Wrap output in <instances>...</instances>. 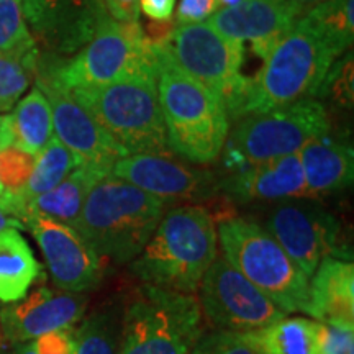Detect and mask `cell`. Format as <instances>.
Wrapping results in <instances>:
<instances>
[{
	"mask_svg": "<svg viewBox=\"0 0 354 354\" xmlns=\"http://www.w3.org/2000/svg\"><path fill=\"white\" fill-rule=\"evenodd\" d=\"M338 59L322 30L305 15L279 39L264 64L248 79L230 118L269 112L302 99H317L323 79Z\"/></svg>",
	"mask_w": 354,
	"mask_h": 354,
	"instance_id": "1",
	"label": "cell"
},
{
	"mask_svg": "<svg viewBox=\"0 0 354 354\" xmlns=\"http://www.w3.org/2000/svg\"><path fill=\"white\" fill-rule=\"evenodd\" d=\"M156 50V86L166 127L167 146L185 161L210 165L220 158L230 133L223 102L190 77L167 55L165 44Z\"/></svg>",
	"mask_w": 354,
	"mask_h": 354,
	"instance_id": "2",
	"label": "cell"
},
{
	"mask_svg": "<svg viewBox=\"0 0 354 354\" xmlns=\"http://www.w3.org/2000/svg\"><path fill=\"white\" fill-rule=\"evenodd\" d=\"M216 256L214 215L205 207L187 203L162 215L130 269L143 284L196 294Z\"/></svg>",
	"mask_w": 354,
	"mask_h": 354,
	"instance_id": "3",
	"label": "cell"
},
{
	"mask_svg": "<svg viewBox=\"0 0 354 354\" xmlns=\"http://www.w3.org/2000/svg\"><path fill=\"white\" fill-rule=\"evenodd\" d=\"M167 203L109 174L92 185L74 230L113 263H131L158 228Z\"/></svg>",
	"mask_w": 354,
	"mask_h": 354,
	"instance_id": "4",
	"label": "cell"
},
{
	"mask_svg": "<svg viewBox=\"0 0 354 354\" xmlns=\"http://www.w3.org/2000/svg\"><path fill=\"white\" fill-rule=\"evenodd\" d=\"M123 154L171 153L159 107L156 66L104 86L71 91Z\"/></svg>",
	"mask_w": 354,
	"mask_h": 354,
	"instance_id": "5",
	"label": "cell"
},
{
	"mask_svg": "<svg viewBox=\"0 0 354 354\" xmlns=\"http://www.w3.org/2000/svg\"><path fill=\"white\" fill-rule=\"evenodd\" d=\"M223 258L287 313L307 312L308 277L271 233L245 216L218 218Z\"/></svg>",
	"mask_w": 354,
	"mask_h": 354,
	"instance_id": "6",
	"label": "cell"
},
{
	"mask_svg": "<svg viewBox=\"0 0 354 354\" xmlns=\"http://www.w3.org/2000/svg\"><path fill=\"white\" fill-rule=\"evenodd\" d=\"M202 317L194 294L136 287L122 315L120 354H190L203 335Z\"/></svg>",
	"mask_w": 354,
	"mask_h": 354,
	"instance_id": "7",
	"label": "cell"
},
{
	"mask_svg": "<svg viewBox=\"0 0 354 354\" xmlns=\"http://www.w3.org/2000/svg\"><path fill=\"white\" fill-rule=\"evenodd\" d=\"M146 66H156V50L145 30L138 21L127 24L112 17L74 55L39 53L38 59V71L69 91L104 86Z\"/></svg>",
	"mask_w": 354,
	"mask_h": 354,
	"instance_id": "8",
	"label": "cell"
},
{
	"mask_svg": "<svg viewBox=\"0 0 354 354\" xmlns=\"http://www.w3.org/2000/svg\"><path fill=\"white\" fill-rule=\"evenodd\" d=\"M234 122L223 148L230 172L297 154L308 141L330 131L328 113L318 99H302Z\"/></svg>",
	"mask_w": 354,
	"mask_h": 354,
	"instance_id": "9",
	"label": "cell"
},
{
	"mask_svg": "<svg viewBox=\"0 0 354 354\" xmlns=\"http://www.w3.org/2000/svg\"><path fill=\"white\" fill-rule=\"evenodd\" d=\"M162 44L184 73L223 102L230 117L246 84V77L241 74L245 61L243 43L223 37L207 21H202L176 25Z\"/></svg>",
	"mask_w": 354,
	"mask_h": 354,
	"instance_id": "10",
	"label": "cell"
},
{
	"mask_svg": "<svg viewBox=\"0 0 354 354\" xmlns=\"http://www.w3.org/2000/svg\"><path fill=\"white\" fill-rule=\"evenodd\" d=\"M263 227L308 279L325 258L351 259L338 218L310 198L279 202Z\"/></svg>",
	"mask_w": 354,
	"mask_h": 354,
	"instance_id": "11",
	"label": "cell"
},
{
	"mask_svg": "<svg viewBox=\"0 0 354 354\" xmlns=\"http://www.w3.org/2000/svg\"><path fill=\"white\" fill-rule=\"evenodd\" d=\"M198 305L215 328L246 333L287 317L258 287L241 276L223 256H216L198 286Z\"/></svg>",
	"mask_w": 354,
	"mask_h": 354,
	"instance_id": "12",
	"label": "cell"
},
{
	"mask_svg": "<svg viewBox=\"0 0 354 354\" xmlns=\"http://www.w3.org/2000/svg\"><path fill=\"white\" fill-rule=\"evenodd\" d=\"M35 82L50 102L53 131L56 133V138L76 156L81 166L94 167L107 176L112 174L113 165L125 154L92 113L69 88L57 84L41 71L37 69Z\"/></svg>",
	"mask_w": 354,
	"mask_h": 354,
	"instance_id": "13",
	"label": "cell"
},
{
	"mask_svg": "<svg viewBox=\"0 0 354 354\" xmlns=\"http://www.w3.org/2000/svg\"><path fill=\"white\" fill-rule=\"evenodd\" d=\"M112 174L165 203L203 202L220 194V177L192 167L171 153L127 154L113 165Z\"/></svg>",
	"mask_w": 354,
	"mask_h": 354,
	"instance_id": "14",
	"label": "cell"
},
{
	"mask_svg": "<svg viewBox=\"0 0 354 354\" xmlns=\"http://www.w3.org/2000/svg\"><path fill=\"white\" fill-rule=\"evenodd\" d=\"M25 228L37 240L56 287L84 294L100 284L102 258L73 227L44 216H32L25 221Z\"/></svg>",
	"mask_w": 354,
	"mask_h": 354,
	"instance_id": "15",
	"label": "cell"
},
{
	"mask_svg": "<svg viewBox=\"0 0 354 354\" xmlns=\"http://www.w3.org/2000/svg\"><path fill=\"white\" fill-rule=\"evenodd\" d=\"M26 25L51 55H74L110 15L102 0H20Z\"/></svg>",
	"mask_w": 354,
	"mask_h": 354,
	"instance_id": "16",
	"label": "cell"
},
{
	"mask_svg": "<svg viewBox=\"0 0 354 354\" xmlns=\"http://www.w3.org/2000/svg\"><path fill=\"white\" fill-rule=\"evenodd\" d=\"M87 295L39 287L19 302L0 308V333L12 344L33 342L56 330H69L82 320Z\"/></svg>",
	"mask_w": 354,
	"mask_h": 354,
	"instance_id": "17",
	"label": "cell"
},
{
	"mask_svg": "<svg viewBox=\"0 0 354 354\" xmlns=\"http://www.w3.org/2000/svg\"><path fill=\"white\" fill-rule=\"evenodd\" d=\"M304 15L297 7L279 0H243L238 6L220 8L207 24L234 41H250L264 59Z\"/></svg>",
	"mask_w": 354,
	"mask_h": 354,
	"instance_id": "18",
	"label": "cell"
},
{
	"mask_svg": "<svg viewBox=\"0 0 354 354\" xmlns=\"http://www.w3.org/2000/svg\"><path fill=\"white\" fill-rule=\"evenodd\" d=\"M218 187L220 194L241 203L310 198L297 154L230 172L227 177L220 179Z\"/></svg>",
	"mask_w": 354,
	"mask_h": 354,
	"instance_id": "19",
	"label": "cell"
},
{
	"mask_svg": "<svg viewBox=\"0 0 354 354\" xmlns=\"http://www.w3.org/2000/svg\"><path fill=\"white\" fill-rule=\"evenodd\" d=\"M317 322L354 325V264L325 258L308 279L307 312Z\"/></svg>",
	"mask_w": 354,
	"mask_h": 354,
	"instance_id": "20",
	"label": "cell"
},
{
	"mask_svg": "<svg viewBox=\"0 0 354 354\" xmlns=\"http://www.w3.org/2000/svg\"><path fill=\"white\" fill-rule=\"evenodd\" d=\"M310 197L344 190L354 179L353 146L325 133L297 153Z\"/></svg>",
	"mask_w": 354,
	"mask_h": 354,
	"instance_id": "21",
	"label": "cell"
},
{
	"mask_svg": "<svg viewBox=\"0 0 354 354\" xmlns=\"http://www.w3.org/2000/svg\"><path fill=\"white\" fill-rule=\"evenodd\" d=\"M77 166L81 165H79L76 156L53 135L48 145L37 154L32 176L24 187L17 192L3 190L2 196H0V210L21 223L25 207L28 205V202H32L33 198L48 192V190L55 189Z\"/></svg>",
	"mask_w": 354,
	"mask_h": 354,
	"instance_id": "22",
	"label": "cell"
},
{
	"mask_svg": "<svg viewBox=\"0 0 354 354\" xmlns=\"http://www.w3.org/2000/svg\"><path fill=\"white\" fill-rule=\"evenodd\" d=\"M105 176L107 174L94 169V167L77 166L55 189L48 190V192L33 198L32 202H28V205L25 207L21 223L25 227V221L32 216H44V218H51L74 227L84 202H86L88 190L97 180H100Z\"/></svg>",
	"mask_w": 354,
	"mask_h": 354,
	"instance_id": "23",
	"label": "cell"
},
{
	"mask_svg": "<svg viewBox=\"0 0 354 354\" xmlns=\"http://www.w3.org/2000/svg\"><path fill=\"white\" fill-rule=\"evenodd\" d=\"M41 274L28 241L17 228L0 232V302H19Z\"/></svg>",
	"mask_w": 354,
	"mask_h": 354,
	"instance_id": "24",
	"label": "cell"
},
{
	"mask_svg": "<svg viewBox=\"0 0 354 354\" xmlns=\"http://www.w3.org/2000/svg\"><path fill=\"white\" fill-rule=\"evenodd\" d=\"M240 336L254 354H315V322L308 318L284 317Z\"/></svg>",
	"mask_w": 354,
	"mask_h": 354,
	"instance_id": "25",
	"label": "cell"
},
{
	"mask_svg": "<svg viewBox=\"0 0 354 354\" xmlns=\"http://www.w3.org/2000/svg\"><path fill=\"white\" fill-rule=\"evenodd\" d=\"M13 146L21 151L37 154L53 136L51 107L46 95L35 86L10 113Z\"/></svg>",
	"mask_w": 354,
	"mask_h": 354,
	"instance_id": "26",
	"label": "cell"
},
{
	"mask_svg": "<svg viewBox=\"0 0 354 354\" xmlns=\"http://www.w3.org/2000/svg\"><path fill=\"white\" fill-rule=\"evenodd\" d=\"M71 354H120L122 317L115 308L97 310L73 330Z\"/></svg>",
	"mask_w": 354,
	"mask_h": 354,
	"instance_id": "27",
	"label": "cell"
},
{
	"mask_svg": "<svg viewBox=\"0 0 354 354\" xmlns=\"http://www.w3.org/2000/svg\"><path fill=\"white\" fill-rule=\"evenodd\" d=\"M38 46L0 53V112H8L28 91L38 69Z\"/></svg>",
	"mask_w": 354,
	"mask_h": 354,
	"instance_id": "28",
	"label": "cell"
},
{
	"mask_svg": "<svg viewBox=\"0 0 354 354\" xmlns=\"http://www.w3.org/2000/svg\"><path fill=\"white\" fill-rule=\"evenodd\" d=\"M307 15L315 21L336 56L351 50L354 39V0H326L313 7Z\"/></svg>",
	"mask_w": 354,
	"mask_h": 354,
	"instance_id": "29",
	"label": "cell"
},
{
	"mask_svg": "<svg viewBox=\"0 0 354 354\" xmlns=\"http://www.w3.org/2000/svg\"><path fill=\"white\" fill-rule=\"evenodd\" d=\"M35 46L37 39L30 33L20 0H0V53Z\"/></svg>",
	"mask_w": 354,
	"mask_h": 354,
	"instance_id": "30",
	"label": "cell"
},
{
	"mask_svg": "<svg viewBox=\"0 0 354 354\" xmlns=\"http://www.w3.org/2000/svg\"><path fill=\"white\" fill-rule=\"evenodd\" d=\"M330 97L335 105L351 109L354 102V61L353 53H344L342 59H336L323 79L317 99Z\"/></svg>",
	"mask_w": 354,
	"mask_h": 354,
	"instance_id": "31",
	"label": "cell"
},
{
	"mask_svg": "<svg viewBox=\"0 0 354 354\" xmlns=\"http://www.w3.org/2000/svg\"><path fill=\"white\" fill-rule=\"evenodd\" d=\"M37 156L28 154L15 146L0 149V183L7 192H17L32 176Z\"/></svg>",
	"mask_w": 354,
	"mask_h": 354,
	"instance_id": "32",
	"label": "cell"
},
{
	"mask_svg": "<svg viewBox=\"0 0 354 354\" xmlns=\"http://www.w3.org/2000/svg\"><path fill=\"white\" fill-rule=\"evenodd\" d=\"M354 325L315 322V354H353Z\"/></svg>",
	"mask_w": 354,
	"mask_h": 354,
	"instance_id": "33",
	"label": "cell"
},
{
	"mask_svg": "<svg viewBox=\"0 0 354 354\" xmlns=\"http://www.w3.org/2000/svg\"><path fill=\"white\" fill-rule=\"evenodd\" d=\"M190 354H254L240 333L233 331H212L202 335Z\"/></svg>",
	"mask_w": 354,
	"mask_h": 354,
	"instance_id": "34",
	"label": "cell"
},
{
	"mask_svg": "<svg viewBox=\"0 0 354 354\" xmlns=\"http://www.w3.org/2000/svg\"><path fill=\"white\" fill-rule=\"evenodd\" d=\"M218 12L216 0H180L177 6L174 25L202 24Z\"/></svg>",
	"mask_w": 354,
	"mask_h": 354,
	"instance_id": "35",
	"label": "cell"
},
{
	"mask_svg": "<svg viewBox=\"0 0 354 354\" xmlns=\"http://www.w3.org/2000/svg\"><path fill=\"white\" fill-rule=\"evenodd\" d=\"M33 346L37 354H71L74 346L73 328L41 335L39 338L33 339Z\"/></svg>",
	"mask_w": 354,
	"mask_h": 354,
	"instance_id": "36",
	"label": "cell"
},
{
	"mask_svg": "<svg viewBox=\"0 0 354 354\" xmlns=\"http://www.w3.org/2000/svg\"><path fill=\"white\" fill-rule=\"evenodd\" d=\"M113 20L136 24L140 20V0H102Z\"/></svg>",
	"mask_w": 354,
	"mask_h": 354,
	"instance_id": "37",
	"label": "cell"
},
{
	"mask_svg": "<svg viewBox=\"0 0 354 354\" xmlns=\"http://www.w3.org/2000/svg\"><path fill=\"white\" fill-rule=\"evenodd\" d=\"M174 7L176 0H140V10L154 21L171 20Z\"/></svg>",
	"mask_w": 354,
	"mask_h": 354,
	"instance_id": "38",
	"label": "cell"
},
{
	"mask_svg": "<svg viewBox=\"0 0 354 354\" xmlns=\"http://www.w3.org/2000/svg\"><path fill=\"white\" fill-rule=\"evenodd\" d=\"M279 2L289 3L292 7H297L299 10H302L304 13H307L308 10H312L313 7L320 6V3L326 2V0H279Z\"/></svg>",
	"mask_w": 354,
	"mask_h": 354,
	"instance_id": "39",
	"label": "cell"
},
{
	"mask_svg": "<svg viewBox=\"0 0 354 354\" xmlns=\"http://www.w3.org/2000/svg\"><path fill=\"white\" fill-rule=\"evenodd\" d=\"M3 354H37V351H35L33 342H26V343L13 344V348L8 349V351Z\"/></svg>",
	"mask_w": 354,
	"mask_h": 354,
	"instance_id": "40",
	"label": "cell"
},
{
	"mask_svg": "<svg viewBox=\"0 0 354 354\" xmlns=\"http://www.w3.org/2000/svg\"><path fill=\"white\" fill-rule=\"evenodd\" d=\"M6 228H17V230H19V228H24V225H21L19 220L8 216L6 212L0 210V232H2V230H6Z\"/></svg>",
	"mask_w": 354,
	"mask_h": 354,
	"instance_id": "41",
	"label": "cell"
},
{
	"mask_svg": "<svg viewBox=\"0 0 354 354\" xmlns=\"http://www.w3.org/2000/svg\"><path fill=\"white\" fill-rule=\"evenodd\" d=\"M240 2H243V0H216V6H218V10H220V8L238 6Z\"/></svg>",
	"mask_w": 354,
	"mask_h": 354,
	"instance_id": "42",
	"label": "cell"
},
{
	"mask_svg": "<svg viewBox=\"0 0 354 354\" xmlns=\"http://www.w3.org/2000/svg\"><path fill=\"white\" fill-rule=\"evenodd\" d=\"M2 192H3V185H2V183H0V196H2Z\"/></svg>",
	"mask_w": 354,
	"mask_h": 354,
	"instance_id": "43",
	"label": "cell"
},
{
	"mask_svg": "<svg viewBox=\"0 0 354 354\" xmlns=\"http://www.w3.org/2000/svg\"><path fill=\"white\" fill-rule=\"evenodd\" d=\"M0 335H2V333H0Z\"/></svg>",
	"mask_w": 354,
	"mask_h": 354,
	"instance_id": "44",
	"label": "cell"
}]
</instances>
